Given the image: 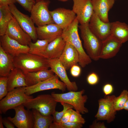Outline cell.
<instances>
[{"label": "cell", "mask_w": 128, "mask_h": 128, "mask_svg": "<svg viewBox=\"0 0 128 128\" xmlns=\"http://www.w3.org/2000/svg\"><path fill=\"white\" fill-rule=\"evenodd\" d=\"M72 10L80 24L89 23L94 13L91 0H73Z\"/></svg>", "instance_id": "7c38bea8"}, {"label": "cell", "mask_w": 128, "mask_h": 128, "mask_svg": "<svg viewBox=\"0 0 128 128\" xmlns=\"http://www.w3.org/2000/svg\"><path fill=\"white\" fill-rule=\"evenodd\" d=\"M48 61L50 69L65 84L68 90L69 91H77L78 87L76 83L70 81L67 74L66 69L59 59H48Z\"/></svg>", "instance_id": "2e32d148"}, {"label": "cell", "mask_w": 128, "mask_h": 128, "mask_svg": "<svg viewBox=\"0 0 128 128\" xmlns=\"http://www.w3.org/2000/svg\"><path fill=\"white\" fill-rule=\"evenodd\" d=\"M123 109L128 111V99L125 103Z\"/></svg>", "instance_id": "ee69618b"}, {"label": "cell", "mask_w": 128, "mask_h": 128, "mask_svg": "<svg viewBox=\"0 0 128 128\" xmlns=\"http://www.w3.org/2000/svg\"><path fill=\"white\" fill-rule=\"evenodd\" d=\"M43 0H35L36 2H38L41 1Z\"/></svg>", "instance_id": "bcb514c9"}, {"label": "cell", "mask_w": 128, "mask_h": 128, "mask_svg": "<svg viewBox=\"0 0 128 128\" xmlns=\"http://www.w3.org/2000/svg\"><path fill=\"white\" fill-rule=\"evenodd\" d=\"M59 59L66 70L77 64L79 61V54L75 48L71 44L66 42L64 49Z\"/></svg>", "instance_id": "ffe728a7"}, {"label": "cell", "mask_w": 128, "mask_h": 128, "mask_svg": "<svg viewBox=\"0 0 128 128\" xmlns=\"http://www.w3.org/2000/svg\"><path fill=\"white\" fill-rule=\"evenodd\" d=\"M81 72L80 67L77 64L73 66L70 68V73L73 77H77L80 75Z\"/></svg>", "instance_id": "8d00e7d4"}, {"label": "cell", "mask_w": 128, "mask_h": 128, "mask_svg": "<svg viewBox=\"0 0 128 128\" xmlns=\"http://www.w3.org/2000/svg\"><path fill=\"white\" fill-rule=\"evenodd\" d=\"M116 0H91L94 12L103 21L109 22L108 13Z\"/></svg>", "instance_id": "7402d4cb"}, {"label": "cell", "mask_w": 128, "mask_h": 128, "mask_svg": "<svg viewBox=\"0 0 128 128\" xmlns=\"http://www.w3.org/2000/svg\"><path fill=\"white\" fill-rule=\"evenodd\" d=\"M50 3L49 0H43L36 2L32 7L30 17L37 27L54 23L48 9Z\"/></svg>", "instance_id": "52a82bcc"}, {"label": "cell", "mask_w": 128, "mask_h": 128, "mask_svg": "<svg viewBox=\"0 0 128 128\" xmlns=\"http://www.w3.org/2000/svg\"><path fill=\"white\" fill-rule=\"evenodd\" d=\"M8 77L0 76V100L2 99L8 93Z\"/></svg>", "instance_id": "d6a6232c"}, {"label": "cell", "mask_w": 128, "mask_h": 128, "mask_svg": "<svg viewBox=\"0 0 128 128\" xmlns=\"http://www.w3.org/2000/svg\"><path fill=\"white\" fill-rule=\"evenodd\" d=\"M13 15L9 6L0 5V36L5 34L7 28Z\"/></svg>", "instance_id": "4316f807"}, {"label": "cell", "mask_w": 128, "mask_h": 128, "mask_svg": "<svg viewBox=\"0 0 128 128\" xmlns=\"http://www.w3.org/2000/svg\"><path fill=\"white\" fill-rule=\"evenodd\" d=\"M26 10L30 13L32 8L36 3L35 0H15Z\"/></svg>", "instance_id": "e575fe53"}, {"label": "cell", "mask_w": 128, "mask_h": 128, "mask_svg": "<svg viewBox=\"0 0 128 128\" xmlns=\"http://www.w3.org/2000/svg\"><path fill=\"white\" fill-rule=\"evenodd\" d=\"M38 38L45 40L49 42L61 36L63 29L55 23L36 27Z\"/></svg>", "instance_id": "d6986e66"}, {"label": "cell", "mask_w": 128, "mask_h": 128, "mask_svg": "<svg viewBox=\"0 0 128 128\" xmlns=\"http://www.w3.org/2000/svg\"><path fill=\"white\" fill-rule=\"evenodd\" d=\"M22 104L15 107L13 109L15 113V116L7 118L17 128H33L34 119L32 112L29 110H26Z\"/></svg>", "instance_id": "30bf717a"}, {"label": "cell", "mask_w": 128, "mask_h": 128, "mask_svg": "<svg viewBox=\"0 0 128 128\" xmlns=\"http://www.w3.org/2000/svg\"><path fill=\"white\" fill-rule=\"evenodd\" d=\"M84 91L85 90L82 89L78 91H69L61 94L53 92L51 94L57 102L70 104L73 106L76 111L84 114L88 112V110L85 106L88 98L86 95H83Z\"/></svg>", "instance_id": "277c9868"}, {"label": "cell", "mask_w": 128, "mask_h": 128, "mask_svg": "<svg viewBox=\"0 0 128 128\" xmlns=\"http://www.w3.org/2000/svg\"><path fill=\"white\" fill-rule=\"evenodd\" d=\"M13 63L15 67L20 69L24 74L50 68L47 59L29 52L13 57Z\"/></svg>", "instance_id": "6da1fadb"}, {"label": "cell", "mask_w": 128, "mask_h": 128, "mask_svg": "<svg viewBox=\"0 0 128 128\" xmlns=\"http://www.w3.org/2000/svg\"><path fill=\"white\" fill-rule=\"evenodd\" d=\"M3 124L7 128H14L15 126L11 121L7 118H3Z\"/></svg>", "instance_id": "ab89813d"}, {"label": "cell", "mask_w": 128, "mask_h": 128, "mask_svg": "<svg viewBox=\"0 0 128 128\" xmlns=\"http://www.w3.org/2000/svg\"><path fill=\"white\" fill-rule=\"evenodd\" d=\"M115 97L114 95L107 96L98 100V109L95 116L97 120H105L108 123L114 121L116 112L114 106Z\"/></svg>", "instance_id": "9c48e42d"}, {"label": "cell", "mask_w": 128, "mask_h": 128, "mask_svg": "<svg viewBox=\"0 0 128 128\" xmlns=\"http://www.w3.org/2000/svg\"><path fill=\"white\" fill-rule=\"evenodd\" d=\"M122 44L110 35L102 41L100 59H106L114 57L119 51Z\"/></svg>", "instance_id": "ac0fdd59"}, {"label": "cell", "mask_w": 128, "mask_h": 128, "mask_svg": "<svg viewBox=\"0 0 128 128\" xmlns=\"http://www.w3.org/2000/svg\"><path fill=\"white\" fill-rule=\"evenodd\" d=\"M9 6L14 17L19 26L30 36L32 40L36 42L38 39L36 27L31 17L21 12L14 4L10 5Z\"/></svg>", "instance_id": "ba28073f"}, {"label": "cell", "mask_w": 128, "mask_h": 128, "mask_svg": "<svg viewBox=\"0 0 128 128\" xmlns=\"http://www.w3.org/2000/svg\"><path fill=\"white\" fill-rule=\"evenodd\" d=\"M59 78L55 74L52 77L36 85L25 87V93L30 95L39 91L52 89H58L63 92L66 89V86L63 82L59 80Z\"/></svg>", "instance_id": "8fae6325"}, {"label": "cell", "mask_w": 128, "mask_h": 128, "mask_svg": "<svg viewBox=\"0 0 128 128\" xmlns=\"http://www.w3.org/2000/svg\"><path fill=\"white\" fill-rule=\"evenodd\" d=\"M49 43L47 40L39 39L34 43L31 42L28 45L29 47V52L41 56L46 49Z\"/></svg>", "instance_id": "f1b7e54d"}, {"label": "cell", "mask_w": 128, "mask_h": 128, "mask_svg": "<svg viewBox=\"0 0 128 128\" xmlns=\"http://www.w3.org/2000/svg\"><path fill=\"white\" fill-rule=\"evenodd\" d=\"M8 92L19 87H27L25 75L20 69L15 67L7 76Z\"/></svg>", "instance_id": "603a6c76"}, {"label": "cell", "mask_w": 128, "mask_h": 128, "mask_svg": "<svg viewBox=\"0 0 128 128\" xmlns=\"http://www.w3.org/2000/svg\"><path fill=\"white\" fill-rule=\"evenodd\" d=\"M5 34L23 45L28 46L32 42L30 36L21 28L14 16L9 24Z\"/></svg>", "instance_id": "5bb4252c"}, {"label": "cell", "mask_w": 128, "mask_h": 128, "mask_svg": "<svg viewBox=\"0 0 128 128\" xmlns=\"http://www.w3.org/2000/svg\"><path fill=\"white\" fill-rule=\"evenodd\" d=\"M32 112L34 119L33 128H50L53 122V116L43 115L35 109H32Z\"/></svg>", "instance_id": "83f0119b"}, {"label": "cell", "mask_w": 128, "mask_h": 128, "mask_svg": "<svg viewBox=\"0 0 128 128\" xmlns=\"http://www.w3.org/2000/svg\"><path fill=\"white\" fill-rule=\"evenodd\" d=\"M81 114L73 110L69 121L82 124H84L85 120Z\"/></svg>", "instance_id": "836d02e7"}, {"label": "cell", "mask_w": 128, "mask_h": 128, "mask_svg": "<svg viewBox=\"0 0 128 128\" xmlns=\"http://www.w3.org/2000/svg\"><path fill=\"white\" fill-rule=\"evenodd\" d=\"M83 124L70 121L58 123H52L49 128H81Z\"/></svg>", "instance_id": "1f68e13d"}, {"label": "cell", "mask_w": 128, "mask_h": 128, "mask_svg": "<svg viewBox=\"0 0 128 128\" xmlns=\"http://www.w3.org/2000/svg\"><path fill=\"white\" fill-rule=\"evenodd\" d=\"M111 23L110 35L123 44L128 41V25L118 21Z\"/></svg>", "instance_id": "d4e9b609"}, {"label": "cell", "mask_w": 128, "mask_h": 128, "mask_svg": "<svg viewBox=\"0 0 128 128\" xmlns=\"http://www.w3.org/2000/svg\"><path fill=\"white\" fill-rule=\"evenodd\" d=\"M66 42L61 36L49 43L41 56L48 59H59L65 47Z\"/></svg>", "instance_id": "44dd1931"}, {"label": "cell", "mask_w": 128, "mask_h": 128, "mask_svg": "<svg viewBox=\"0 0 128 128\" xmlns=\"http://www.w3.org/2000/svg\"><path fill=\"white\" fill-rule=\"evenodd\" d=\"M50 13L54 23L63 29L70 25L76 17L72 10L64 8H57L50 11Z\"/></svg>", "instance_id": "e0dca14e"}, {"label": "cell", "mask_w": 128, "mask_h": 128, "mask_svg": "<svg viewBox=\"0 0 128 128\" xmlns=\"http://www.w3.org/2000/svg\"><path fill=\"white\" fill-rule=\"evenodd\" d=\"M78 22L76 17L72 23L63 29L61 36L66 42L72 45L78 51L79 56L78 64L84 68L92 62L91 59L84 50L78 32Z\"/></svg>", "instance_id": "7a4b0ae2"}, {"label": "cell", "mask_w": 128, "mask_h": 128, "mask_svg": "<svg viewBox=\"0 0 128 128\" xmlns=\"http://www.w3.org/2000/svg\"><path fill=\"white\" fill-rule=\"evenodd\" d=\"M57 0L59 1H61L65 2V1H66L68 0Z\"/></svg>", "instance_id": "f6af8a7d"}, {"label": "cell", "mask_w": 128, "mask_h": 128, "mask_svg": "<svg viewBox=\"0 0 128 128\" xmlns=\"http://www.w3.org/2000/svg\"><path fill=\"white\" fill-rule=\"evenodd\" d=\"M57 102L51 94H42L30 99L23 105L27 109H35L43 115L50 116L56 111Z\"/></svg>", "instance_id": "8992f818"}, {"label": "cell", "mask_w": 128, "mask_h": 128, "mask_svg": "<svg viewBox=\"0 0 128 128\" xmlns=\"http://www.w3.org/2000/svg\"><path fill=\"white\" fill-rule=\"evenodd\" d=\"M89 26L91 32L102 41L110 35L111 23L103 21L94 12L90 19Z\"/></svg>", "instance_id": "4fadbf2b"}, {"label": "cell", "mask_w": 128, "mask_h": 128, "mask_svg": "<svg viewBox=\"0 0 128 128\" xmlns=\"http://www.w3.org/2000/svg\"><path fill=\"white\" fill-rule=\"evenodd\" d=\"M16 2L15 0H0V5L9 6Z\"/></svg>", "instance_id": "b9f144b4"}, {"label": "cell", "mask_w": 128, "mask_h": 128, "mask_svg": "<svg viewBox=\"0 0 128 128\" xmlns=\"http://www.w3.org/2000/svg\"><path fill=\"white\" fill-rule=\"evenodd\" d=\"M91 128H106L104 123L97 122L96 121H94L92 124L89 126Z\"/></svg>", "instance_id": "60d3db41"}, {"label": "cell", "mask_w": 128, "mask_h": 128, "mask_svg": "<svg viewBox=\"0 0 128 128\" xmlns=\"http://www.w3.org/2000/svg\"><path fill=\"white\" fill-rule=\"evenodd\" d=\"M25 87H18L8 92L5 97L0 101V113L5 114L8 110L23 104L32 96L25 93Z\"/></svg>", "instance_id": "5b68a950"}, {"label": "cell", "mask_w": 128, "mask_h": 128, "mask_svg": "<svg viewBox=\"0 0 128 128\" xmlns=\"http://www.w3.org/2000/svg\"><path fill=\"white\" fill-rule=\"evenodd\" d=\"M63 107V110L60 112L55 111L52 115L53 118V122L58 123H60L61 119L62 116L69 109L73 108L71 105L64 103H60Z\"/></svg>", "instance_id": "4dcf8cb0"}, {"label": "cell", "mask_w": 128, "mask_h": 128, "mask_svg": "<svg viewBox=\"0 0 128 128\" xmlns=\"http://www.w3.org/2000/svg\"><path fill=\"white\" fill-rule=\"evenodd\" d=\"M3 118L1 115L0 116V128H3Z\"/></svg>", "instance_id": "7bdbcfd3"}, {"label": "cell", "mask_w": 128, "mask_h": 128, "mask_svg": "<svg viewBox=\"0 0 128 128\" xmlns=\"http://www.w3.org/2000/svg\"><path fill=\"white\" fill-rule=\"evenodd\" d=\"M0 45L5 52L13 57L28 52L29 50L28 46L22 45L5 34L0 36Z\"/></svg>", "instance_id": "9a60e30c"}, {"label": "cell", "mask_w": 128, "mask_h": 128, "mask_svg": "<svg viewBox=\"0 0 128 128\" xmlns=\"http://www.w3.org/2000/svg\"><path fill=\"white\" fill-rule=\"evenodd\" d=\"M72 109L68 110L62 118L60 123H64L69 122L71 115Z\"/></svg>", "instance_id": "f35d334b"}, {"label": "cell", "mask_w": 128, "mask_h": 128, "mask_svg": "<svg viewBox=\"0 0 128 128\" xmlns=\"http://www.w3.org/2000/svg\"><path fill=\"white\" fill-rule=\"evenodd\" d=\"M99 77L97 74L92 72L87 76V83L91 85H94L97 84L99 81Z\"/></svg>", "instance_id": "d590c367"}, {"label": "cell", "mask_w": 128, "mask_h": 128, "mask_svg": "<svg viewBox=\"0 0 128 128\" xmlns=\"http://www.w3.org/2000/svg\"><path fill=\"white\" fill-rule=\"evenodd\" d=\"M114 88L112 85L107 83L103 87V91L105 95L108 96L111 94L113 92Z\"/></svg>", "instance_id": "74e56055"}, {"label": "cell", "mask_w": 128, "mask_h": 128, "mask_svg": "<svg viewBox=\"0 0 128 128\" xmlns=\"http://www.w3.org/2000/svg\"><path fill=\"white\" fill-rule=\"evenodd\" d=\"M54 73L51 69H46L25 74V82L27 86L36 85L54 76Z\"/></svg>", "instance_id": "cb8c5ba5"}, {"label": "cell", "mask_w": 128, "mask_h": 128, "mask_svg": "<svg viewBox=\"0 0 128 128\" xmlns=\"http://www.w3.org/2000/svg\"><path fill=\"white\" fill-rule=\"evenodd\" d=\"M128 99V91L123 90L120 95L115 97L114 102V109L116 111L123 109L125 103Z\"/></svg>", "instance_id": "f546056e"}, {"label": "cell", "mask_w": 128, "mask_h": 128, "mask_svg": "<svg viewBox=\"0 0 128 128\" xmlns=\"http://www.w3.org/2000/svg\"><path fill=\"white\" fill-rule=\"evenodd\" d=\"M14 68L13 57L5 52L0 45V76H7Z\"/></svg>", "instance_id": "484cf974"}, {"label": "cell", "mask_w": 128, "mask_h": 128, "mask_svg": "<svg viewBox=\"0 0 128 128\" xmlns=\"http://www.w3.org/2000/svg\"><path fill=\"white\" fill-rule=\"evenodd\" d=\"M81 36L83 42L84 47L91 58L96 61L100 59L102 41L91 31L89 23L78 26Z\"/></svg>", "instance_id": "3957f363"}]
</instances>
